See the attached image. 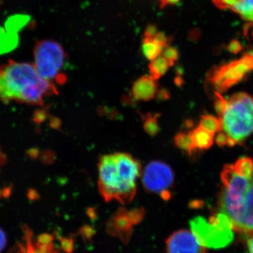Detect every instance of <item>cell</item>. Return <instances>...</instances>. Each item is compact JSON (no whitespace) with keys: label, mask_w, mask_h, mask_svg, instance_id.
I'll return each mask as SVG.
<instances>
[{"label":"cell","mask_w":253,"mask_h":253,"mask_svg":"<svg viewBox=\"0 0 253 253\" xmlns=\"http://www.w3.org/2000/svg\"><path fill=\"white\" fill-rule=\"evenodd\" d=\"M247 236V246L249 253H253V232L246 234Z\"/></svg>","instance_id":"21"},{"label":"cell","mask_w":253,"mask_h":253,"mask_svg":"<svg viewBox=\"0 0 253 253\" xmlns=\"http://www.w3.org/2000/svg\"><path fill=\"white\" fill-rule=\"evenodd\" d=\"M160 3V6L163 9L169 5L176 4V3L179 2L180 0H158Z\"/></svg>","instance_id":"20"},{"label":"cell","mask_w":253,"mask_h":253,"mask_svg":"<svg viewBox=\"0 0 253 253\" xmlns=\"http://www.w3.org/2000/svg\"><path fill=\"white\" fill-rule=\"evenodd\" d=\"M142 174L143 186L148 192L161 195L169 191L174 184V172L169 165L163 161H151Z\"/></svg>","instance_id":"7"},{"label":"cell","mask_w":253,"mask_h":253,"mask_svg":"<svg viewBox=\"0 0 253 253\" xmlns=\"http://www.w3.org/2000/svg\"><path fill=\"white\" fill-rule=\"evenodd\" d=\"M167 253H206L205 245L192 231L173 233L166 242Z\"/></svg>","instance_id":"8"},{"label":"cell","mask_w":253,"mask_h":253,"mask_svg":"<svg viewBox=\"0 0 253 253\" xmlns=\"http://www.w3.org/2000/svg\"><path fill=\"white\" fill-rule=\"evenodd\" d=\"M253 70V52L213 70L209 81L215 86L217 92L220 93L239 83Z\"/></svg>","instance_id":"6"},{"label":"cell","mask_w":253,"mask_h":253,"mask_svg":"<svg viewBox=\"0 0 253 253\" xmlns=\"http://www.w3.org/2000/svg\"><path fill=\"white\" fill-rule=\"evenodd\" d=\"M6 244V236L4 231L0 229V253L2 252Z\"/></svg>","instance_id":"19"},{"label":"cell","mask_w":253,"mask_h":253,"mask_svg":"<svg viewBox=\"0 0 253 253\" xmlns=\"http://www.w3.org/2000/svg\"><path fill=\"white\" fill-rule=\"evenodd\" d=\"M223 187L219 206L221 214L238 232H253V173L244 174L234 165H226L221 173Z\"/></svg>","instance_id":"2"},{"label":"cell","mask_w":253,"mask_h":253,"mask_svg":"<svg viewBox=\"0 0 253 253\" xmlns=\"http://www.w3.org/2000/svg\"><path fill=\"white\" fill-rule=\"evenodd\" d=\"M232 11L253 25V0H236Z\"/></svg>","instance_id":"13"},{"label":"cell","mask_w":253,"mask_h":253,"mask_svg":"<svg viewBox=\"0 0 253 253\" xmlns=\"http://www.w3.org/2000/svg\"><path fill=\"white\" fill-rule=\"evenodd\" d=\"M58 94L54 83L40 76L31 63L9 61L0 65V101L43 106L44 98Z\"/></svg>","instance_id":"1"},{"label":"cell","mask_w":253,"mask_h":253,"mask_svg":"<svg viewBox=\"0 0 253 253\" xmlns=\"http://www.w3.org/2000/svg\"><path fill=\"white\" fill-rule=\"evenodd\" d=\"M160 113H148L146 114H141L143 120V127L144 131L150 136L157 135L160 131L158 118Z\"/></svg>","instance_id":"14"},{"label":"cell","mask_w":253,"mask_h":253,"mask_svg":"<svg viewBox=\"0 0 253 253\" xmlns=\"http://www.w3.org/2000/svg\"><path fill=\"white\" fill-rule=\"evenodd\" d=\"M98 170V188L106 202L126 204L134 199L136 181L142 174L139 160L127 153L104 155L99 158Z\"/></svg>","instance_id":"3"},{"label":"cell","mask_w":253,"mask_h":253,"mask_svg":"<svg viewBox=\"0 0 253 253\" xmlns=\"http://www.w3.org/2000/svg\"><path fill=\"white\" fill-rule=\"evenodd\" d=\"M158 91L157 81L150 75H145L134 82L131 96L135 101H149L157 96Z\"/></svg>","instance_id":"10"},{"label":"cell","mask_w":253,"mask_h":253,"mask_svg":"<svg viewBox=\"0 0 253 253\" xmlns=\"http://www.w3.org/2000/svg\"><path fill=\"white\" fill-rule=\"evenodd\" d=\"M215 109L221 129L216 141L220 146H234L253 134V95L239 92L228 99L215 92Z\"/></svg>","instance_id":"4"},{"label":"cell","mask_w":253,"mask_h":253,"mask_svg":"<svg viewBox=\"0 0 253 253\" xmlns=\"http://www.w3.org/2000/svg\"><path fill=\"white\" fill-rule=\"evenodd\" d=\"M170 40L159 30L152 36H144L141 51L145 58L152 61L162 54L165 48L169 45Z\"/></svg>","instance_id":"9"},{"label":"cell","mask_w":253,"mask_h":253,"mask_svg":"<svg viewBox=\"0 0 253 253\" xmlns=\"http://www.w3.org/2000/svg\"><path fill=\"white\" fill-rule=\"evenodd\" d=\"M199 126L206 130L215 134L221 129L220 121L219 118L214 117L211 115H205L200 121Z\"/></svg>","instance_id":"16"},{"label":"cell","mask_w":253,"mask_h":253,"mask_svg":"<svg viewBox=\"0 0 253 253\" xmlns=\"http://www.w3.org/2000/svg\"><path fill=\"white\" fill-rule=\"evenodd\" d=\"M174 144L179 149L186 151L189 154H192L196 150L190 133L186 134L184 132H179L176 134L174 136Z\"/></svg>","instance_id":"15"},{"label":"cell","mask_w":253,"mask_h":253,"mask_svg":"<svg viewBox=\"0 0 253 253\" xmlns=\"http://www.w3.org/2000/svg\"><path fill=\"white\" fill-rule=\"evenodd\" d=\"M128 214H129L131 221L134 223H136L142 219L144 212L142 208H136V209L132 210V211L128 212Z\"/></svg>","instance_id":"18"},{"label":"cell","mask_w":253,"mask_h":253,"mask_svg":"<svg viewBox=\"0 0 253 253\" xmlns=\"http://www.w3.org/2000/svg\"><path fill=\"white\" fill-rule=\"evenodd\" d=\"M33 53V65L42 78L58 84L66 83L67 77L62 69L67 55L59 43L51 40L37 42Z\"/></svg>","instance_id":"5"},{"label":"cell","mask_w":253,"mask_h":253,"mask_svg":"<svg viewBox=\"0 0 253 253\" xmlns=\"http://www.w3.org/2000/svg\"><path fill=\"white\" fill-rule=\"evenodd\" d=\"M170 67L172 66L169 61L166 58L163 57L162 55H160L157 58L151 61L149 63L150 76L158 81L167 73Z\"/></svg>","instance_id":"12"},{"label":"cell","mask_w":253,"mask_h":253,"mask_svg":"<svg viewBox=\"0 0 253 253\" xmlns=\"http://www.w3.org/2000/svg\"><path fill=\"white\" fill-rule=\"evenodd\" d=\"M189 133L192 137L195 149L207 150L212 146L214 134L201 126L193 129Z\"/></svg>","instance_id":"11"},{"label":"cell","mask_w":253,"mask_h":253,"mask_svg":"<svg viewBox=\"0 0 253 253\" xmlns=\"http://www.w3.org/2000/svg\"><path fill=\"white\" fill-rule=\"evenodd\" d=\"M161 55L169 61L172 66H174L176 60L179 57V53H178L177 50L174 46H171L170 44L168 45L167 47L165 48Z\"/></svg>","instance_id":"17"}]
</instances>
